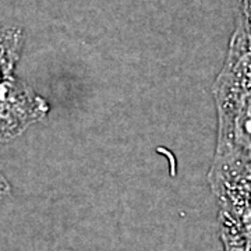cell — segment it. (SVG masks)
<instances>
[{"mask_svg":"<svg viewBox=\"0 0 251 251\" xmlns=\"http://www.w3.org/2000/svg\"><path fill=\"white\" fill-rule=\"evenodd\" d=\"M218 113V143L212 163L251 153V49L243 38L232 48L212 87Z\"/></svg>","mask_w":251,"mask_h":251,"instance_id":"obj_1","label":"cell"},{"mask_svg":"<svg viewBox=\"0 0 251 251\" xmlns=\"http://www.w3.org/2000/svg\"><path fill=\"white\" fill-rule=\"evenodd\" d=\"M49 105L24 81L11 77L0 82V141L7 143L21 135L29 126L41 122Z\"/></svg>","mask_w":251,"mask_h":251,"instance_id":"obj_2","label":"cell"},{"mask_svg":"<svg viewBox=\"0 0 251 251\" xmlns=\"http://www.w3.org/2000/svg\"><path fill=\"white\" fill-rule=\"evenodd\" d=\"M209 184L219 204H251V153L212 163Z\"/></svg>","mask_w":251,"mask_h":251,"instance_id":"obj_3","label":"cell"},{"mask_svg":"<svg viewBox=\"0 0 251 251\" xmlns=\"http://www.w3.org/2000/svg\"><path fill=\"white\" fill-rule=\"evenodd\" d=\"M225 247H251V204H219Z\"/></svg>","mask_w":251,"mask_h":251,"instance_id":"obj_4","label":"cell"},{"mask_svg":"<svg viewBox=\"0 0 251 251\" xmlns=\"http://www.w3.org/2000/svg\"><path fill=\"white\" fill-rule=\"evenodd\" d=\"M24 34L18 27L0 28V82L13 77L21 49Z\"/></svg>","mask_w":251,"mask_h":251,"instance_id":"obj_5","label":"cell"},{"mask_svg":"<svg viewBox=\"0 0 251 251\" xmlns=\"http://www.w3.org/2000/svg\"><path fill=\"white\" fill-rule=\"evenodd\" d=\"M10 193H11V187H10L9 181L0 173V200L10 196Z\"/></svg>","mask_w":251,"mask_h":251,"instance_id":"obj_6","label":"cell"},{"mask_svg":"<svg viewBox=\"0 0 251 251\" xmlns=\"http://www.w3.org/2000/svg\"><path fill=\"white\" fill-rule=\"evenodd\" d=\"M225 251H251V247H225Z\"/></svg>","mask_w":251,"mask_h":251,"instance_id":"obj_7","label":"cell"}]
</instances>
